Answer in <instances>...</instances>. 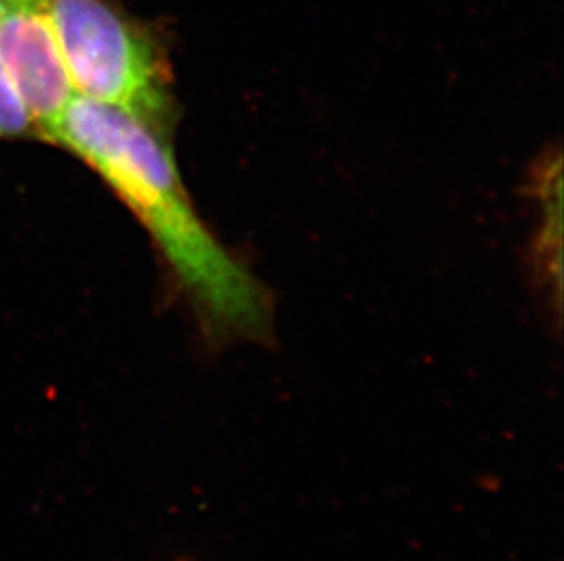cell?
Segmentation results:
<instances>
[{
  "label": "cell",
  "mask_w": 564,
  "mask_h": 561,
  "mask_svg": "<svg viewBox=\"0 0 564 561\" xmlns=\"http://www.w3.org/2000/svg\"><path fill=\"white\" fill-rule=\"evenodd\" d=\"M50 141L96 169L154 238L214 341L265 338L271 299L208 230L161 133L116 108L74 96Z\"/></svg>",
  "instance_id": "obj_1"
},
{
  "label": "cell",
  "mask_w": 564,
  "mask_h": 561,
  "mask_svg": "<svg viewBox=\"0 0 564 561\" xmlns=\"http://www.w3.org/2000/svg\"><path fill=\"white\" fill-rule=\"evenodd\" d=\"M75 96L161 133L172 112L165 55L152 33L108 0H48Z\"/></svg>",
  "instance_id": "obj_2"
},
{
  "label": "cell",
  "mask_w": 564,
  "mask_h": 561,
  "mask_svg": "<svg viewBox=\"0 0 564 561\" xmlns=\"http://www.w3.org/2000/svg\"><path fill=\"white\" fill-rule=\"evenodd\" d=\"M0 66L48 138L75 96L48 0H0Z\"/></svg>",
  "instance_id": "obj_3"
},
{
  "label": "cell",
  "mask_w": 564,
  "mask_h": 561,
  "mask_svg": "<svg viewBox=\"0 0 564 561\" xmlns=\"http://www.w3.org/2000/svg\"><path fill=\"white\" fill-rule=\"evenodd\" d=\"M33 132L37 133V127L32 113L0 66V139L22 138Z\"/></svg>",
  "instance_id": "obj_4"
},
{
  "label": "cell",
  "mask_w": 564,
  "mask_h": 561,
  "mask_svg": "<svg viewBox=\"0 0 564 561\" xmlns=\"http://www.w3.org/2000/svg\"><path fill=\"white\" fill-rule=\"evenodd\" d=\"M182 561H185V560H182Z\"/></svg>",
  "instance_id": "obj_5"
}]
</instances>
